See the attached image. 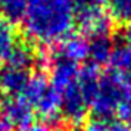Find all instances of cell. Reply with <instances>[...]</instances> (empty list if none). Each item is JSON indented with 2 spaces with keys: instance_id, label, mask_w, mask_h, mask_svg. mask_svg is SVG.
<instances>
[{
  "instance_id": "cell-1",
  "label": "cell",
  "mask_w": 131,
  "mask_h": 131,
  "mask_svg": "<svg viewBox=\"0 0 131 131\" xmlns=\"http://www.w3.org/2000/svg\"><path fill=\"white\" fill-rule=\"evenodd\" d=\"M27 36L37 44H59L72 34L77 0H24Z\"/></svg>"
},
{
  "instance_id": "cell-2",
  "label": "cell",
  "mask_w": 131,
  "mask_h": 131,
  "mask_svg": "<svg viewBox=\"0 0 131 131\" xmlns=\"http://www.w3.org/2000/svg\"><path fill=\"white\" fill-rule=\"evenodd\" d=\"M128 87L113 72L102 74L96 94L90 103V112L96 118L112 119Z\"/></svg>"
},
{
  "instance_id": "cell-3",
  "label": "cell",
  "mask_w": 131,
  "mask_h": 131,
  "mask_svg": "<svg viewBox=\"0 0 131 131\" xmlns=\"http://www.w3.org/2000/svg\"><path fill=\"white\" fill-rule=\"evenodd\" d=\"M75 24L83 30V36L94 37L102 34H109L111 21L102 5L94 3H77L75 9Z\"/></svg>"
},
{
  "instance_id": "cell-4",
  "label": "cell",
  "mask_w": 131,
  "mask_h": 131,
  "mask_svg": "<svg viewBox=\"0 0 131 131\" xmlns=\"http://www.w3.org/2000/svg\"><path fill=\"white\" fill-rule=\"evenodd\" d=\"M90 112V105L78 89L77 83L69 85L60 93V118L69 125H80Z\"/></svg>"
},
{
  "instance_id": "cell-5",
  "label": "cell",
  "mask_w": 131,
  "mask_h": 131,
  "mask_svg": "<svg viewBox=\"0 0 131 131\" xmlns=\"http://www.w3.org/2000/svg\"><path fill=\"white\" fill-rule=\"evenodd\" d=\"M34 109L30 103L18 96V97H6L0 103V116L10 125V128H18L22 131L30 124L34 122Z\"/></svg>"
},
{
  "instance_id": "cell-6",
  "label": "cell",
  "mask_w": 131,
  "mask_h": 131,
  "mask_svg": "<svg viewBox=\"0 0 131 131\" xmlns=\"http://www.w3.org/2000/svg\"><path fill=\"white\" fill-rule=\"evenodd\" d=\"M47 66L49 71H50L49 83L56 91L62 93L69 85L77 83L78 72H80V66L77 63L52 53L49 56Z\"/></svg>"
},
{
  "instance_id": "cell-7",
  "label": "cell",
  "mask_w": 131,
  "mask_h": 131,
  "mask_svg": "<svg viewBox=\"0 0 131 131\" xmlns=\"http://www.w3.org/2000/svg\"><path fill=\"white\" fill-rule=\"evenodd\" d=\"M31 77V71L3 63L0 66V91L6 97H18L22 94Z\"/></svg>"
},
{
  "instance_id": "cell-8",
  "label": "cell",
  "mask_w": 131,
  "mask_h": 131,
  "mask_svg": "<svg viewBox=\"0 0 131 131\" xmlns=\"http://www.w3.org/2000/svg\"><path fill=\"white\" fill-rule=\"evenodd\" d=\"M53 53L78 65L80 62L89 59V38L83 34H71L63 41L56 44Z\"/></svg>"
},
{
  "instance_id": "cell-9",
  "label": "cell",
  "mask_w": 131,
  "mask_h": 131,
  "mask_svg": "<svg viewBox=\"0 0 131 131\" xmlns=\"http://www.w3.org/2000/svg\"><path fill=\"white\" fill-rule=\"evenodd\" d=\"M89 38V60L90 65L100 69L102 66L109 65L113 53V44L109 34L87 37Z\"/></svg>"
},
{
  "instance_id": "cell-10",
  "label": "cell",
  "mask_w": 131,
  "mask_h": 131,
  "mask_svg": "<svg viewBox=\"0 0 131 131\" xmlns=\"http://www.w3.org/2000/svg\"><path fill=\"white\" fill-rule=\"evenodd\" d=\"M111 69L122 83L130 89L131 87V49L125 44H121L113 49L112 58L109 60Z\"/></svg>"
},
{
  "instance_id": "cell-11",
  "label": "cell",
  "mask_w": 131,
  "mask_h": 131,
  "mask_svg": "<svg viewBox=\"0 0 131 131\" xmlns=\"http://www.w3.org/2000/svg\"><path fill=\"white\" fill-rule=\"evenodd\" d=\"M49 89H50V83H49V78L46 77V74H43V72L31 74L21 97L27 103H30L34 109L38 105V102L43 99V96L49 91Z\"/></svg>"
},
{
  "instance_id": "cell-12",
  "label": "cell",
  "mask_w": 131,
  "mask_h": 131,
  "mask_svg": "<svg viewBox=\"0 0 131 131\" xmlns=\"http://www.w3.org/2000/svg\"><path fill=\"white\" fill-rule=\"evenodd\" d=\"M100 77H102L100 69L93 65H90V63L83 66V68H80L78 78H77V85H78V89L81 90V93L85 97V100L89 102V105L91 103V100H93V97L96 94V90H97Z\"/></svg>"
},
{
  "instance_id": "cell-13",
  "label": "cell",
  "mask_w": 131,
  "mask_h": 131,
  "mask_svg": "<svg viewBox=\"0 0 131 131\" xmlns=\"http://www.w3.org/2000/svg\"><path fill=\"white\" fill-rule=\"evenodd\" d=\"M16 43L18 40L13 32L12 25L0 18V66L6 62Z\"/></svg>"
},
{
  "instance_id": "cell-14",
  "label": "cell",
  "mask_w": 131,
  "mask_h": 131,
  "mask_svg": "<svg viewBox=\"0 0 131 131\" xmlns=\"http://www.w3.org/2000/svg\"><path fill=\"white\" fill-rule=\"evenodd\" d=\"M24 0H0V18L7 24H18L24 16Z\"/></svg>"
},
{
  "instance_id": "cell-15",
  "label": "cell",
  "mask_w": 131,
  "mask_h": 131,
  "mask_svg": "<svg viewBox=\"0 0 131 131\" xmlns=\"http://www.w3.org/2000/svg\"><path fill=\"white\" fill-rule=\"evenodd\" d=\"M109 16L118 24H131V0H106Z\"/></svg>"
},
{
  "instance_id": "cell-16",
  "label": "cell",
  "mask_w": 131,
  "mask_h": 131,
  "mask_svg": "<svg viewBox=\"0 0 131 131\" xmlns=\"http://www.w3.org/2000/svg\"><path fill=\"white\" fill-rule=\"evenodd\" d=\"M116 115H118V119L131 125V87L125 91L124 97H122V100L118 106Z\"/></svg>"
},
{
  "instance_id": "cell-17",
  "label": "cell",
  "mask_w": 131,
  "mask_h": 131,
  "mask_svg": "<svg viewBox=\"0 0 131 131\" xmlns=\"http://www.w3.org/2000/svg\"><path fill=\"white\" fill-rule=\"evenodd\" d=\"M109 124H111V119L91 116L87 121V125H85L84 130L85 131H109Z\"/></svg>"
},
{
  "instance_id": "cell-18",
  "label": "cell",
  "mask_w": 131,
  "mask_h": 131,
  "mask_svg": "<svg viewBox=\"0 0 131 131\" xmlns=\"http://www.w3.org/2000/svg\"><path fill=\"white\" fill-rule=\"evenodd\" d=\"M22 131H53V127H50L44 121H34L32 124H30Z\"/></svg>"
},
{
  "instance_id": "cell-19",
  "label": "cell",
  "mask_w": 131,
  "mask_h": 131,
  "mask_svg": "<svg viewBox=\"0 0 131 131\" xmlns=\"http://www.w3.org/2000/svg\"><path fill=\"white\" fill-rule=\"evenodd\" d=\"M109 131H131V125H128L121 119H111Z\"/></svg>"
},
{
  "instance_id": "cell-20",
  "label": "cell",
  "mask_w": 131,
  "mask_h": 131,
  "mask_svg": "<svg viewBox=\"0 0 131 131\" xmlns=\"http://www.w3.org/2000/svg\"><path fill=\"white\" fill-rule=\"evenodd\" d=\"M122 44H125L127 47L131 49V24L127 25V28L124 31V43Z\"/></svg>"
},
{
  "instance_id": "cell-21",
  "label": "cell",
  "mask_w": 131,
  "mask_h": 131,
  "mask_svg": "<svg viewBox=\"0 0 131 131\" xmlns=\"http://www.w3.org/2000/svg\"><path fill=\"white\" fill-rule=\"evenodd\" d=\"M0 131H12L10 125L7 124V122L2 118V116H0Z\"/></svg>"
},
{
  "instance_id": "cell-22",
  "label": "cell",
  "mask_w": 131,
  "mask_h": 131,
  "mask_svg": "<svg viewBox=\"0 0 131 131\" xmlns=\"http://www.w3.org/2000/svg\"><path fill=\"white\" fill-rule=\"evenodd\" d=\"M62 131H85V130H84L81 125H68Z\"/></svg>"
},
{
  "instance_id": "cell-23",
  "label": "cell",
  "mask_w": 131,
  "mask_h": 131,
  "mask_svg": "<svg viewBox=\"0 0 131 131\" xmlns=\"http://www.w3.org/2000/svg\"><path fill=\"white\" fill-rule=\"evenodd\" d=\"M105 0H77V3H94V5H102Z\"/></svg>"
}]
</instances>
